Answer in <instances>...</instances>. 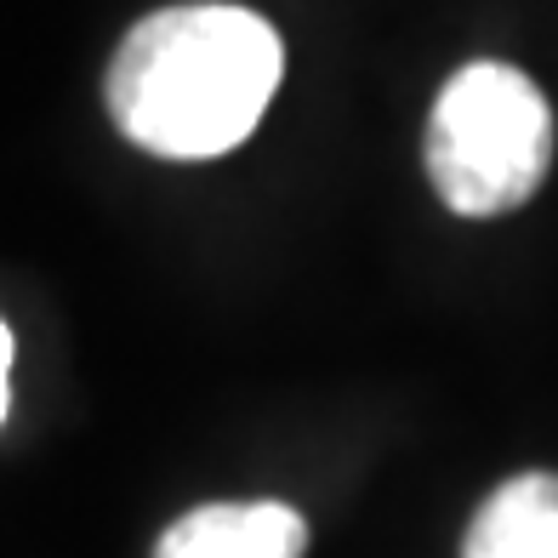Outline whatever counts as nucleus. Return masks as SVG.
Instances as JSON below:
<instances>
[{
  "instance_id": "2",
  "label": "nucleus",
  "mask_w": 558,
  "mask_h": 558,
  "mask_svg": "<svg viewBox=\"0 0 558 558\" xmlns=\"http://www.w3.org/2000/svg\"><path fill=\"white\" fill-rule=\"evenodd\" d=\"M553 166V109L513 63H462L427 114V177L456 217L519 211Z\"/></svg>"
},
{
  "instance_id": "1",
  "label": "nucleus",
  "mask_w": 558,
  "mask_h": 558,
  "mask_svg": "<svg viewBox=\"0 0 558 558\" xmlns=\"http://www.w3.org/2000/svg\"><path fill=\"white\" fill-rule=\"evenodd\" d=\"M286 46L245 7H166L114 46L104 97L120 137L160 160H217L263 125Z\"/></svg>"
},
{
  "instance_id": "4",
  "label": "nucleus",
  "mask_w": 558,
  "mask_h": 558,
  "mask_svg": "<svg viewBox=\"0 0 558 558\" xmlns=\"http://www.w3.org/2000/svg\"><path fill=\"white\" fill-rule=\"evenodd\" d=\"M462 558H558V473H513L468 524Z\"/></svg>"
},
{
  "instance_id": "3",
  "label": "nucleus",
  "mask_w": 558,
  "mask_h": 558,
  "mask_svg": "<svg viewBox=\"0 0 558 558\" xmlns=\"http://www.w3.org/2000/svg\"><path fill=\"white\" fill-rule=\"evenodd\" d=\"M308 524L286 501H206L155 542V558H302Z\"/></svg>"
}]
</instances>
